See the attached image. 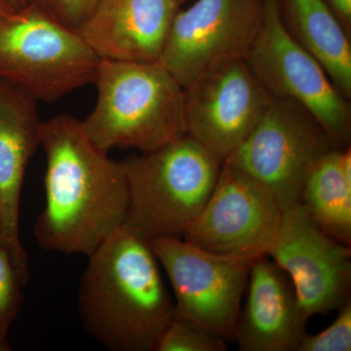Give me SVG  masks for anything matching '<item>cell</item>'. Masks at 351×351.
<instances>
[{
    "mask_svg": "<svg viewBox=\"0 0 351 351\" xmlns=\"http://www.w3.org/2000/svg\"><path fill=\"white\" fill-rule=\"evenodd\" d=\"M123 164L130 195L125 226L149 239L184 237L209 199L223 162L184 135Z\"/></svg>",
    "mask_w": 351,
    "mask_h": 351,
    "instance_id": "277c9868",
    "label": "cell"
},
{
    "mask_svg": "<svg viewBox=\"0 0 351 351\" xmlns=\"http://www.w3.org/2000/svg\"><path fill=\"white\" fill-rule=\"evenodd\" d=\"M38 100L22 87L0 80V247L5 249L23 285L29 257L20 235L21 195L25 172L40 145Z\"/></svg>",
    "mask_w": 351,
    "mask_h": 351,
    "instance_id": "4fadbf2b",
    "label": "cell"
},
{
    "mask_svg": "<svg viewBox=\"0 0 351 351\" xmlns=\"http://www.w3.org/2000/svg\"><path fill=\"white\" fill-rule=\"evenodd\" d=\"M351 36V0H323Z\"/></svg>",
    "mask_w": 351,
    "mask_h": 351,
    "instance_id": "7402d4cb",
    "label": "cell"
},
{
    "mask_svg": "<svg viewBox=\"0 0 351 351\" xmlns=\"http://www.w3.org/2000/svg\"><path fill=\"white\" fill-rule=\"evenodd\" d=\"M7 10H9V9H7L5 6H3L1 3H0V13L4 12V11Z\"/></svg>",
    "mask_w": 351,
    "mask_h": 351,
    "instance_id": "d4e9b609",
    "label": "cell"
},
{
    "mask_svg": "<svg viewBox=\"0 0 351 351\" xmlns=\"http://www.w3.org/2000/svg\"><path fill=\"white\" fill-rule=\"evenodd\" d=\"M334 147H338L308 110L294 101L274 98L223 162L267 189L284 211L300 202L309 172Z\"/></svg>",
    "mask_w": 351,
    "mask_h": 351,
    "instance_id": "8992f818",
    "label": "cell"
},
{
    "mask_svg": "<svg viewBox=\"0 0 351 351\" xmlns=\"http://www.w3.org/2000/svg\"><path fill=\"white\" fill-rule=\"evenodd\" d=\"M101 59L75 29L27 5L0 13V80L54 103L93 83Z\"/></svg>",
    "mask_w": 351,
    "mask_h": 351,
    "instance_id": "5b68a950",
    "label": "cell"
},
{
    "mask_svg": "<svg viewBox=\"0 0 351 351\" xmlns=\"http://www.w3.org/2000/svg\"><path fill=\"white\" fill-rule=\"evenodd\" d=\"M300 203L321 230L351 243L350 147H334L320 157L307 176Z\"/></svg>",
    "mask_w": 351,
    "mask_h": 351,
    "instance_id": "e0dca14e",
    "label": "cell"
},
{
    "mask_svg": "<svg viewBox=\"0 0 351 351\" xmlns=\"http://www.w3.org/2000/svg\"><path fill=\"white\" fill-rule=\"evenodd\" d=\"M272 100L245 60L223 64L184 88L186 135L223 162L248 137Z\"/></svg>",
    "mask_w": 351,
    "mask_h": 351,
    "instance_id": "8fae6325",
    "label": "cell"
},
{
    "mask_svg": "<svg viewBox=\"0 0 351 351\" xmlns=\"http://www.w3.org/2000/svg\"><path fill=\"white\" fill-rule=\"evenodd\" d=\"M267 256L290 277L306 321L336 311L350 300V245L321 230L301 203L284 210Z\"/></svg>",
    "mask_w": 351,
    "mask_h": 351,
    "instance_id": "7c38bea8",
    "label": "cell"
},
{
    "mask_svg": "<svg viewBox=\"0 0 351 351\" xmlns=\"http://www.w3.org/2000/svg\"><path fill=\"white\" fill-rule=\"evenodd\" d=\"M245 61L274 98L300 104L337 147H346L351 131L350 103L320 64L288 34L279 0H265L262 27Z\"/></svg>",
    "mask_w": 351,
    "mask_h": 351,
    "instance_id": "52a82bcc",
    "label": "cell"
},
{
    "mask_svg": "<svg viewBox=\"0 0 351 351\" xmlns=\"http://www.w3.org/2000/svg\"><path fill=\"white\" fill-rule=\"evenodd\" d=\"M182 1H184V0H182Z\"/></svg>",
    "mask_w": 351,
    "mask_h": 351,
    "instance_id": "484cf974",
    "label": "cell"
},
{
    "mask_svg": "<svg viewBox=\"0 0 351 351\" xmlns=\"http://www.w3.org/2000/svg\"><path fill=\"white\" fill-rule=\"evenodd\" d=\"M182 0H99L75 32L101 60L157 63Z\"/></svg>",
    "mask_w": 351,
    "mask_h": 351,
    "instance_id": "5bb4252c",
    "label": "cell"
},
{
    "mask_svg": "<svg viewBox=\"0 0 351 351\" xmlns=\"http://www.w3.org/2000/svg\"><path fill=\"white\" fill-rule=\"evenodd\" d=\"M22 281L10 256L0 247V334L6 336L22 306Z\"/></svg>",
    "mask_w": 351,
    "mask_h": 351,
    "instance_id": "d6986e66",
    "label": "cell"
},
{
    "mask_svg": "<svg viewBox=\"0 0 351 351\" xmlns=\"http://www.w3.org/2000/svg\"><path fill=\"white\" fill-rule=\"evenodd\" d=\"M226 339L193 321L175 315L157 341L154 351H223Z\"/></svg>",
    "mask_w": 351,
    "mask_h": 351,
    "instance_id": "ac0fdd59",
    "label": "cell"
},
{
    "mask_svg": "<svg viewBox=\"0 0 351 351\" xmlns=\"http://www.w3.org/2000/svg\"><path fill=\"white\" fill-rule=\"evenodd\" d=\"M288 34L320 64L332 85L351 97L350 36L323 0H279Z\"/></svg>",
    "mask_w": 351,
    "mask_h": 351,
    "instance_id": "2e32d148",
    "label": "cell"
},
{
    "mask_svg": "<svg viewBox=\"0 0 351 351\" xmlns=\"http://www.w3.org/2000/svg\"><path fill=\"white\" fill-rule=\"evenodd\" d=\"M0 3L9 10L12 11L20 10L27 5L25 0H0Z\"/></svg>",
    "mask_w": 351,
    "mask_h": 351,
    "instance_id": "603a6c76",
    "label": "cell"
},
{
    "mask_svg": "<svg viewBox=\"0 0 351 351\" xmlns=\"http://www.w3.org/2000/svg\"><path fill=\"white\" fill-rule=\"evenodd\" d=\"M334 322L319 334L304 335L298 351H350L351 302L338 309Z\"/></svg>",
    "mask_w": 351,
    "mask_h": 351,
    "instance_id": "ffe728a7",
    "label": "cell"
},
{
    "mask_svg": "<svg viewBox=\"0 0 351 351\" xmlns=\"http://www.w3.org/2000/svg\"><path fill=\"white\" fill-rule=\"evenodd\" d=\"M93 83L98 99L82 122L101 151L144 154L186 135L184 88L161 64L101 60Z\"/></svg>",
    "mask_w": 351,
    "mask_h": 351,
    "instance_id": "3957f363",
    "label": "cell"
},
{
    "mask_svg": "<svg viewBox=\"0 0 351 351\" xmlns=\"http://www.w3.org/2000/svg\"><path fill=\"white\" fill-rule=\"evenodd\" d=\"M10 350L11 346L10 343H9L8 338L0 334V351H8Z\"/></svg>",
    "mask_w": 351,
    "mask_h": 351,
    "instance_id": "cb8c5ba5",
    "label": "cell"
},
{
    "mask_svg": "<svg viewBox=\"0 0 351 351\" xmlns=\"http://www.w3.org/2000/svg\"><path fill=\"white\" fill-rule=\"evenodd\" d=\"M40 145L45 204L34 237L44 250L88 257L125 226L130 195L123 160L99 149L69 114L43 122Z\"/></svg>",
    "mask_w": 351,
    "mask_h": 351,
    "instance_id": "6da1fadb",
    "label": "cell"
},
{
    "mask_svg": "<svg viewBox=\"0 0 351 351\" xmlns=\"http://www.w3.org/2000/svg\"><path fill=\"white\" fill-rule=\"evenodd\" d=\"M78 311L90 337L112 351H154L176 315L149 239L124 226L88 256Z\"/></svg>",
    "mask_w": 351,
    "mask_h": 351,
    "instance_id": "7a4b0ae2",
    "label": "cell"
},
{
    "mask_svg": "<svg viewBox=\"0 0 351 351\" xmlns=\"http://www.w3.org/2000/svg\"><path fill=\"white\" fill-rule=\"evenodd\" d=\"M25 2L75 31L92 13L99 0H25Z\"/></svg>",
    "mask_w": 351,
    "mask_h": 351,
    "instance_id": "44dd1931",
    "label": "cell"
},
{
    "mask_svg": "<svg viewBox=\"0 0 351 351\" xmlns=\"http://www.w3.org/2000/svg\"><path fill=\"white\" fill-rule=\"evenodd\" d=\"M283 210L267 189L223 162L202 211L182 239L221 255H267Z\"/></svg>",
    "mask_w": 351,
    "mask_h": 351,
    "instance_id": "30bf717a",
    "label": "cell"
},
{
    "mask_svg": "<svg viewBox=\"0 0 351 351\" xmlns=\"http://www.w3.org/2000/svg\"><path fill=\"white\" fill-rule=\"evenodd\" d=\"M248 285L233 337L239 350L298 351L307 321L285 270L269 256H260L252 265Z\"/></svg>",
    "mask_w": 351,
    "mask_h": 351,
    "instance_id": "9a60e30c",
    "label": "cell"
},
{
    "mask_svg": "<svg viewBox=\"0 0 351 351\" xmlns=\"http://www.w3.org/2000/svg\"><path fill=\"white\" fill-rule=\"evenodd\" d=\"M265 0H196L178 10L158 60L182 88L245 60L262 27Z\"/></svg>",
    "mask_w": 351,
    "mask_h": 351,
    "instance_id": "9c48e42d",
    "label": "cell"
},
{
    "mask_svg": "<svg viewBox=\"0 0 351 351\" xmlns=\"http://www.w3.org/2000/svg\"><path fill=\"white\" fill-rule=\"evenodd\" d=\"M149 243L169 278L176 315L233 339L242 295L258 257L212 253L181 237H152Z\"/></svg>",
    "mask_w": 351,
    "mask_h": 351,
    "instance_id": "ba28073f",
    "label": "cell"
}]
</instances>
